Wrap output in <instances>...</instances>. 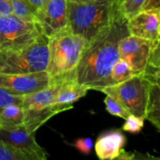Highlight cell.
<instances>
[{
	"mask_svg": "<svg viewBox=\"0 0 160 160\" xmlns=\"http://www.w3.org/2000/svg\"><path fill=\"white\" fill-rule=\"evenodd\" d=\"M127 23L119 7L110 25L88 42L74 70L78 84L99 92L112 85L110 73L120 59L119 43L130 34Z\"/></svg>",
	"mask_w": 160,
	"mask_h": 160,
	"instance_id": "1",
	"label": "cell"
},
{
	"mask_svg": "<svg viewBox=\"0 0 160 160\" xmlns=\"http://www.w3.org/2000/svg\"><path fill=\"white\" fill-rule=\"evenodd\" d=\"M118 0L68 1L67 28L88 42L110 25L119 9Z\"/></svg>",
	"mask_w": 160,
	"mask_h": 160,
	"instance_id": "2",
	"label": "cell"
},
{
	"mask_svg": "<svg viewBox=\"0 0 160 160\" xmlns=\"http://www.w3.org/2000/svg\"><path fill=\"white\" fill-rule=\"evenodd\" d=\"M88 42L67 28L49 38V59L46 71L51 78L74 71Z\"/></svg>",
	"mask_w": 160,
	"mask_h": 160,
	"instance_id": "3",
	"label": "cell"
},
{
	"mask_svg": "<svg viewBox=\"0 0 160 160\" xmlns=\"http://www.w3.org/2000/svg\"><path fill=\"white\" fill-rule=\"evenodd\" d=\"M48 40L42 34L34 43L23 49L0 52V73L24 74L45 71L49 59Z\"/></svg>",
	"mask_w": 160,
	"mask_h": 160,
	"instance_id": "4",
	"label": "cell"
},
{
	"mask_svg": "<svg viewBox=\"0 0 160 160\" xmlns=\"http://www.w3.org/2000/svg\"><path fill=\"white\" fill-rule=\"evenodd\" d=\"M150 84L142 75H135L123 82L107 86L100 92L115 98L131 115L145 119Z\"/></svg>",
	"mask_w": 160,
	"mask_h": 160,
	"instance_id": "5",
	"label": "cell"
},
{
	"mask_svg": "<svg viewBox=\"0 0 160 160\" xmlns=\"http://www.w3.org/2000/svg\"><path fill=\"white\" fill-rule=\"evenodd\" d=\"M42 34L37 23L24 21L13 14L0 16V52L23 49Z\"/></svg>",
	"mask_w": 160,
	"mask_h": 160,
	"instance_id": "6",
	"label": "cell"
},
{
	"mask_svg": "<svg viewBox=\"0 0 160 160\" xmlns=\"http://www.w3.org/2000/svg\"><path fill=\"white\" fill-rule=\"evenodd\" d=\"M159 43L160 42H151L129 34L119 43L120 59L129 64L134 75H142L148 64L153 48Z\"/></svg>",
	"mask_w": 160,
	"mask_h": 160,
	"instance_id": "7",
	"label": "cell"
},
{
	"mask_svg": "<svg viewBox=\"0 0 160 160\" xmlns=\"http://www.w3.org/2000/svg\"><path fill=\"white\" fill-rule=\"evenodd\" d=\"M50 83L51 77L46 70L24 74L0 73V88L18 96L42 90L48 87Z\"/></svg>",
	"mask_w": 160,
	"mask_h": 160,
	"instance_id": "8",
	"label": "cell"
},
{
	"mask_svg": "<svg viewBox=\"0 0 160 160\" xmlns=\"http://www.w3.org/2000/svg\"><path fill=\"white\" fill-rule=\"evenodd\" d=\"M67 4L68 0H47L37 13V23L48 38L67 28Z\"/></svg>",
	"mask_w": 160,
	"mask_h": 160,
	"instance_id": "9",
	"label": "cell"
},
{
	"mask_svg": "<svg viewBox=\"0 0 160 160\" xmlns=\"http://www.w3.org/2000/svg\"><path fill=\"white\" fill-rule=\"evenodd\" d=\"M0 140L25 154L41 159H47V153L36 142L35 134H29L24 126L0 128Z\"/></svg>",
	"mask_w": 160,
	"mask_h": 160,
	"instance_id": "10",
	"label": "cell"
},
{
	"mask_svg": "<svg viewBox=\"0 0 160 160\" xmlns=\"http://www.w3.org/2000/svg\"><path fill=\"white\" fill-rule=\"evenodd\" d=\"M127 25L130 35L160 42V9L141 11L129 19Z\"/></svg>",
	"mask_w": 160,
	"mask_h": 160,
	"instance_id": "11",
	"label": "cell"
},
{
	"mask_svg": "<svg viewBox=\"0 0 160 160\" xmlns=\"http://www.w3.org/2000/svg\"><path fill=\"white\" fill-rule=\"evenodd\" d=\"M59 78H60V86L54 105L67 111L73 107V104L75 102L85 96L89 89L77 82L74 71Z\"/></svg>",
	"mask_w": 160,
	"mask_h": 160,
	"instance_id": "12",
	"label": "cell"
},
{
	"mask_svg": "<svg viewBox=\"0 0 160 160\" xmlns=\"http://www.w3.org/2000/svg\"><path fill=\"white\" fill-rule=\"evenodd\" d=\"M126 142V137L120 130L104 131L94 145L97 157L100 160H110L117 157L123 149Z\"/></svg>",
	"mask_w": 160,
	"mask_h": 160,
	"instance_id": "13",
	"label": "cell"
},
{
	"mask_svg": "<svg viewBox=\"0 0 160 160\" xmlns=\"http://www.w3.org/2000/svg\"><path fill=\"white\" fill-rule=\"evenodd\" d=\"M60 86L59 77L51 78L49 85L34 93L23 95L21 106L23 109H41L54 105Z\"/></svg>",
	"mask_w": 160,
	"mask_h": 160,
	"instance_id": "14",
	"label": "cell"
},
{
	"mask_svg": "<svg viewBox=\"0 0 160 160\" xmlns=\"http://www.w3.org/2000/svg\"><path fill=\"white\" fill-rule=\"evenodd\" d=\"M63 111L56 105L41 109H25L23 126L29 134H35L37 130L48 120Z\"/></svg>",
	"mask_w": 160,
	"mask_h": 160,
	"instance_id": "15",
	"label": "cell"
},
{
	"mask_svg": "<svg viewBox=\"0 0 160 160\" xmlns=\"http://www.w3.org/2000/svg\"><path fill=\"white\" fill-rule=\"evenodd\" d=\"M145 120H148L158 131H160V84L158 83L150 84Z\"/></svg>",
	"mask_w": 160,
	"mask_h": 160,
	"instance_id": "16",
	"label": "cell"
},
{
	"mask_svg": "<svg viewBox=\"0 0 160 160\" xmlns=\"http://www.w3.org/2000/svg\"><path fill=\"white\" fill-rule=\"evenodd\" d=\"M24 110L21 106L9 105L0 112V128H12L23 124Z\"/></svg>",
	"mask_w": 160,
	"mask_h": 160,
	"instance_id": "17",
	"label": "cell"
},
{
	"mask_svg": "<svg viewBox=\"0 0 160 160\" xmlns=\"http://www.w3.org/2000/svg\"><path fill=\"white\" fill-rule=\"evenodd\" d=\"M12 14L27 22L37 23V12L28 0H9Z\"/></svg>",
	"mask_w": 160,
	"mask_h": 160,
	"instance_id": "18",
	"label": "cell"
},
{
	"mask_svg": "<svg viewBox=\"0 0 160 160\" xmlns=\"http://www.w3.org/2000/svg\"><path fill=\"white\" fill-rule=\"evenodd\" d=\"M134 76L135 75L129 64L126 61L120 59L112 67L110 73V79L112 84L113 85L129 80Z\"/></svg>",
	"mask_w": 160,
	"mask_h": 160,
	"instance_id": "19",
	"label": "cell"
},
{
	"mask_svg": "<svg viewBox=\"0 0 160 160\" xmlns=\"http://www.w3.org/2000/svg\"><path fill=\"white\" fill-rule=\"evenodd\" d=\"M25 154L0 140V160H46Z\"/></svg>",
	"mask_w": 160,
	"mask_h": 160,
	"instance_id": "20",
	"label": "cell"
},
{
	"mask_svg": "<svg viewBox=\"0 0 160 160\" xmlns=\"http://www.w3.org/2000/svg\"><path fill=\"white\" fill-rule=\"evenodd\" d=\"M147 1L148 0H125L120 3L119 7L123 17L128 20L143 10Z\"/></svg>",
	"mask_w": 160,
	"mask_h": 160,
	"instance_id": "21",
	"label": "cell"
},
{
	"mask_svg": "<svg viewBox=\"0 0 160 160\" xmlns=\"http://www.w3.org/2000/svg\"><path fill=\"white\" fill-rule=\"evenodd\" d=\"M104 102L106 104V110L111 115L116 116V117H120L124 120H126L131 114L120 104L119 102H117L115 98L109 95H106V98L104 100Z\"/></svg>",
	"mask_w": 160,
	"mask_h": 160,
	"instance_id": "22",
	"label": "cell"
},
{
	"mask_svg": "<svg viewBox=\"0 0 160 160\" xmlns=\"http://www.w3.org/2000/svg\"><path fill=\"white\" fill-rule=\"evenodd\" d=\"M124 124L122 127V130L131 134H138L142 131L144 127L145 119L136 116L130 115L126 119Z\"/></svg>",
	"mask_w": 160,
	"mask_h": 160,
	"instance_id": "23",
	"label": "cell"
},
{
	"mask_svg": "<svg viewBox=\"0 0 160 160\" xmlns=\"http://www.w3.org/2000/svg\"><path fill=\"white\" fill-rule=\"evenodd\" d=\"M23 96L13 95L5 89L0 88V112L9 105L16 104L21 106Z\"/></svg>",
	"mask_w": 160,
	"mask_h": 160,
	"instance_id": "24",
	"label": "cell"
},
{
	"mask_svg": "<svg viewBox=\"0 0 160 160\" xmlns=\"http://www.w3.org/2000/svg\"><path fill=\"white\" fill-rule=\"evenodd\" d=\"M73 147L84 155H89L94 148V142L90 138H81L75 140Z\"/></svg>",
	"mask_w": 160,
	"mask_h": 160,
	"instance_id": "25",
	"label": "cell"
},
{
	"mask_svg": "<svg viewBox=\"0 0 160 160\" xmlns=\"http://www.w3.org/2000/svg\"><path fill=\"white\" fill-rule=\"evenodd\" d=\"M12 14L9 0H0V16H8Z\"/></svg>",
	"mask_w": 160,
	"mask_h": 160,
	"instance_id": "26",
	"label": "cell"
},
{
	"mask_svg": "<svg viewBox=\"0 0 160 160\" xmlns=\"http://www.w3.org/2000/svg\"><path fill=\"white\" fill-rule=\"evenodd\" d=\"M110 160H135V158H134V154L128 152L123 149L119 156Z\"/></svg>",
	"mask_w": 160,
	"mask_h": 160,
	"instance_id": "27",
	"label": "cell"
},
{
	"mask_svg": "<svg viewBox=\"0 0 160 160\" xmlns=\"http://www.w3.org/2000/svg\"><path fill=\"white\" fill-rule=\"evenodd\" d=\"M28 1L30 2L31 6L34 7V9H35L38 13L39 11H41L43 9L47 0H28Z\"/></svg>",
	"mask_w": 160,
	"mask_h": 160,
	"instance_id": "28",
	"label": "cell"
},
{
	"mask_svg": "<svg viewBox=\"0 0 160 160\" xmlns=\"http://www.w3.org/2000/svg\"><path fill=\"white\" fill-rule=\"evenodd\" d=\"M159 8V0H148L144 7L143 10H149V9H157ZM142 10V11H143Z\"/></svg>",
	"mask_w": 160,
	"mask_h": 160,
	"instance_id": "29",
	"label": "cell"
},
{
	"mask_svg": "<svg viewBox=\"0 0 160 160\" xmlns=\"http://www.w3.org/2000/svg\"><path fill=\"white\" fill-rule=\"evenodd\" d=\"M68 1L74 2H87L92 1V0H68Z\"/></svg>",
	"mask_w": 160,
	"mask_h": 160,
	"instance_id": "30",
	"label": "cell"
},
{
	"mask_svg": "<svg viewBox=\"0 0 160 160\" xmlns=\"http://www.w3.org/2000/svg\"><path fill=\"white\" fill-rule=\"evenodd\" d=\"M123 1H125V0H118V2H119V4H120V3H122V2H123Z\"/></svg>",
	"mask_w": 160,
	"mask_h": 160,
	"instance_id": "31",
	"label": "cell"
},
{
	"mask_svg": "<svg viewBox=\"0 0 160 160\" xmlns=\"http://www.w3.org/2000/svg\"><path fill=\"white\" fill-rule=\"evenodd\" d=\"M46 160H48V159H46Z\"/></svg>",
	"mask_w": 160,
	"mask_h": 160,
	"instance_id": "32",
	"label": "cell"
}]
</instances>
